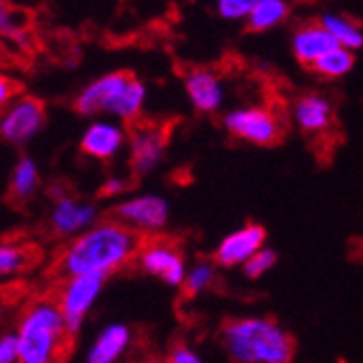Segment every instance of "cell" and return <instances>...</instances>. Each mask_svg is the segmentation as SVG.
<instances>
[{"label":"cell","instance_id":"obj_27","mask_svg":"<svg viewBox=\"0 0 363 363\" xmlns=\"http://www.w3.org/2000/svg\"><path fill=\"white\" fill-rule=\"evenodd\" d=\"M0 363H20V342L16 331L0 337Z\"/></svg>","mask_w":363,"mask_h":363},{"label":"cell","instance_id":"obj_21","mask_svg":"<svg viewBox=\"0 0 363 363\" xmlns=\"http://www.w3.org/2000/svg\"><path fill=\"white\" fill-rule=\"evenodd\" d=\"M289 13V7L285 0H261L248 16V26L252 30H266L277 24H281Z\"/></svg>","mask_w":363,"mask_h":363},{"label":"cell","instance_id":"obj_10","mask_svg":"<svg viewBox=\"0 0 363 363\" xmlns=\"http://www.w3.org/2000/svg\"><path fill=\"white\" fill-rule=\"evenodd\" d=\"M263 244H266V228L259 224H246L218 244L213 250V263L222 268H244L261 248H266Z\"/></svg>","mask_w":363,"mask_h":363},{"label":"cell","instance_id":"obj_12","mask_svg":"<svg viewBox=\"0 0 363 363\" xmlns=\"http://www.w3.org/2000/svg\"><path fill=\"white\" fill-rule=\"evenodd\" d=\"M130 79L128 72H111L101 79H96L91 85H87L79 98H77V111L81 116H96V113H107L109 105L113 103L116 94L126 85Z\"/></svg>","mask_w":363,"mask_h":363},{"label":"cell","instance_id":"obj_15","mask_svg":"<svg viewBox=\"0 0 363 363\" xmlns=\"http://www.w3.org/2000/svg\"><path fill=\"white\" fill-rule=\"evenodd\" d=\"M130 337L133 335H130V328L126 324L113 322L105 326L91 342L85 354V363H118L130 346Z\"/></svg>","mask_w":363,"mask_h":363},{"label":"cell","instance_id":"obj_24","mask_svg":"<svg viewBox=\"0 0 363 363\" xmlns=\"http://www.w3.org/2000/svg\"><path fill=\"white\" fill-rule=\"evenodd\" d=\"M213 279H216V266L211 261L194 263V266L187 270V279L183 283L185 296H198L213 283Z\"/></svg>","mask_w":363,"mask_h":363},{"label":"cell","instance_id":"obj_13","mask_svg":"<svg viewBox=\"0 0 363 363\" xmlns=\"http://www.w3.org/2000/svg\"><path fill=\"white\" fill-rule=\"evenodd\" d=\"M124 140H126L124 128L111 122H94L83 133L81 150L91 159L107 161V159H113L122 150Z\"/></svg>","mask_w":363,"mask_h":363},{"label":"cell","instance_id":"obj_30","mask_svg":"<svg viewBox=\"0 0 363 363\" xmlns=\"http://www.w3.org/2000/svg\"><path fill=\"white\" fill-rule=\"evenodd\" d=\"M11 94L13 96L18 94V83H11L9 79H3V81H0V103H3V107H7L11 103Z\"/></svg>","mask_w":363,"mask_h":363},{"label":"cell","instance_id":"obj_6","mask_svg":"<svg viewBox=\"0 0 363 363\" xmlns=\"http://www.w3.org/2000/svg\"><path fill=\"white\" fill-rule=\"evenodd\" d=\"M44 122L46 109L38 98H13L5 107L3 120H0V133H3L5 142L13 146H24L44 128Z\"/></svg>","mask_w":363,"mask_h":363},{"label":"cell","instance_id":"obj_8","mask_svg":"<svg viewBox=\"0 0 363 363\" xmlns=\"http://www.w3.org/2000/svg\"><path fill=\"white\" fill-rule=\"evenodd\" d=\"M168 146V130L157 124H135L128 138V163L138 177L152 172L163 161Z\"/></svg>","mask_w":363,"mask_h":363},{"label":"cell","instance_id":"obj_2","mask_svg":"<svg viewBox=\"0 0 363 363\" xmlns=\"http://www.w3.org/2000/svg\"><path fill=\"white\" fill-rule=\"evenodd\" d=\"M16 335L20 363H65L74 344V335L55 298L28 303L18 320Z\"/></svg>","mask_w":363,"mask_h":363},{"label":"cell","instance_id":"obj_11","mask_svg":"<svg viewBox=\"0 0 363 363\" xmlns=\"http://www.w3.org/2000/svg\"><path fill=\"white\" fill-rule=\"evenodd\" d=\"M98 209L91 203L77 201L72 196H61L50 211V228L59 238H79L91 226H96Z\"/></svg>","mask_w":363,"mask_h":363},{"label":"cell","instance_id":"obj_19","mask_svg":"<svg viewBox=\"0 0 363 363\" xmlns=\"http://www.w3.org/2000/svg\"><path fill=\"white\" fill-rule=\"evenodd\" d=\"M144 101H146V87L135 77H130L126 81V85L116 94L107 113L118 116V118H122L126 122H133L140 116V111L144 107Z\"/></svg>","mask_w":363,"mask_h":363},{"label":"cell","instance_id":"obj_17","mask_svg":"<svg viewBox=\"0 0 363 363\" xmlns=\"http://www.w3.org/2000/svg\"><path fill=\"white\" fill-rule=\"evenodd\" d=\"M185 91L189 96L191 105L203 111V113H211L222 105V85L220 79L207 70H194L185 77Z\"/></svg>","mask_w":363,"mask_h":363},{"label":"cell","instance_id":"obj_23","mask_svg":"<svg viewBox=\"0 0 363 363\" xmlns=\"http://www.w3.org/2000/svg\"><path fill=\"white\" fill-rule=\"evenodd\" d=\"M30 259V248L26 244L5 242L0 248V272H3V277L18 274L28 268Z\"/></svg>","mask_w":363,"mask_h":363},{"label":"cell","instance_id":"obj_31","mask_svg":"<svg viewBox=\"0 0 363 363\" xmlns=\"http://www.w3.org/2000/svg\"><path fill=\"white\" fill-rule=\"evenodd\" d=\"M146 363H159V361H146Z\"/></svg>","mask_w":363,"mask_h":363},{"label":"cell","instance_id":"obj_20","mask_svg":"<svg viewBox=\"0 0 363 363\" xmlns=\"http://www.w3.org/2000/svg\"><path fill=\"white\" fill-rule=\"evenodd\" d=\"M320 24L331 33L340 46H344L348 50L363 46V33L354 22H350L342 16H335V13H326V16H322Z\"/></svg>","mask_w":363,"mask_h":363},{"label":"cell","instance_id":"obj_16","mask_svg":"<svg viewBox=\"0 0 363 363\" xmlns=\"http://www.w3.org/2000/svg\"><path fill=\"white\" fill-rule=\"evenodd\" d=\"M291 48H294L296 59L311 68L318 59H322L324 55L340 48V44L322 24H309L294 35Z\"/></svg>","mask_w":363,"mask_h":363},{"label":"cell","instance_id":"obj_7","mask_svg":"<svg viewBox=\"0 0 363 363\" xmlns=\"http://www.w3.org/2000/svg\"><path fill=\"white\" fill-rule=\"evenodd\" d=\"M113 216L120 224L148 238V233H157V230H161L168 224L170 205L166 198H161L157 194H142L120 203Z\"/></svg>","mask_w":363,"mask_h":363},{"label":"cell","instance_id":"obj_29","mask_svg":"<svg viewBox=\"0 0 363 363\" xmlns=\"http://www.w3.org/2000/svg\"><path fill=\"white\" fill-rule=\"evenodd\" d=\"M126 189V181L124 179H118V177H111L107 179L101 189H98V196H103V198H111V196H118Z\"/></svg>","mask_w":363,"mask_h":363},{"label":"cell","instance_id":"obj_9","mask_svg":"<svg viewBox=\"0 0 363 363\" xmlns=\"http://www.w3.org/2000/svg\"><path fill=\"white\" fill-rule=\"evenodd\" d=\"M224 128L238 140H244L257 146H272L281 140L279 118L266 109L230 111L224 116Z\"/></svg>","mask_w":363,"mask_h":363},{"label":"cell","instance_id":"obj_25","mask_svg":"<svg viewBox=\"0 0 363 363\" xmlns=\"http://www.w3.org/2000/svg\"><path fill=\"white\" fill-rule=\"evenodd\" d=\"M277 263V252L272 248H261L246 266H244V274L248 279H261L266 272H270Z\"/></svg>","mask_w":363,"mask_h":363},{"label":"cell","instance_id":"obj_5","mask_svg":"<svg viewBox=\"0 0 363 363\" xmlns=\"http://www.w3.org/2000/svg\"><path fill=\"white\" fill-rule=\"evenodd\" d=\"M140 268L163 281L166 285L172 287H183L187 279V268H185V259L179 248V244L170 238H144V244L138 252Z\"/></svg>","mask_w":363,"mask_h":363},{"label":"cell","instance_id":"obj_14","mask_svg":"<svg viewBox=\"0 0 363 363\" xmlns=\"http://www.w3.org/2000/svg\"><path fill=\"white\" fill-rule=\"evenodd\" d=\"M294 122L298 124L301 130L311 135H320L333 124V107L328 98L318 94H307L294 103Z\"/></svg>","mask_w":363,"mask_h":363},{"label":"cell","instance_id":"obj_28","mask_svg":"<svg viewBox=\"0 0 363 363\" xmlns=\"http://www.w3.org/2000/svg\"><path fill=\"white\" fill-rule=\"evenodd\" d=\"M168 363H203V359L187 346H177V348H172Z\"/></svg>","mask_w":363,"mask_h":363},{"label":"cell","instance_id":"obj_3","mask_svg":"<svg viewBox=\"0 0 363 363\" xmlns=\"http://www.w3.org/2000/svg\"><path fill=\"white\" fill-rule=\"evenodd\" d=\"M220 342L233 363H289L294 357L291 335L272 318H230Z\"/></svg>","mask_w":363,"mask_h":363},{"label":"cell","instance_id":"obj_4","mask_svg":"<svg viewBox=\"0 0 363 363\" xmlns=\"http://www.w3.org/2000/svg\"><path fill=\"white\" fill-rule=\"evenodd\" d=\"M107 279L109 277H105V274H85V277L65 279L59 285L55 301L59 303L65 324H68L70 333L74 337L81 331V326H83L87 313L91 311L94 303L98 301V296L103 294Z\"/></svg>","mask_w":363,"mask_h":363},{"label":"cell","instance_id":"obj_1","mask_svg":"<svg viewBox=\"0 0 363 363\" xmlns=\"http://www.w3.org/2000/svg\"><path fill=\"white\" fill-rule=\"evenodd\" d=\"M142 244L144 235L120 224L118 220L96 224L61 250L55 270L63 281L85 274L111 277L138 259Z\"/></svg>","mask_w":363,"mask_h":363},{"label":"cell","instance_id":"obj_22","mask_svg":"<svg viewBox=\"0 0 363 363\" xmlns=\"http://www.w3.org/2000/svg\"><path fill=\"white\" fill-rule=\"evenodd\" d=\"M354 65V57L348 48L340 46L335 50H331L328 55H324L322 59H318L311 70L318 72L320 77H326V79H340L344 74H348Z\"/></svg>","mask_w":363,"mask_h":363},{"label":"cell","instance_id":"obj_18","mask_svg":"<svg viewBox=\"0 0 363 363\" xmlns=\"http://www.w3.org/2000/svg\"><path fill=\"white\" fill-rule=\"evenodd\" d=\"M38 187H40V168H38V163L33 161L30 157H22L16 163L11 181H9L11 201L18 203V205L30 201V198L35 196Z\"/></svg>","mask_w":363,"mask_h":363},{"label":"cell","instance_id":"obj_26","mask_svg":"<svg viewBox=\"0 0 363 363\" xmlns=\"http://www.w3.org/2000/svg\"><path fill=\"white\" fill-rule=\"evenodd\" d=\"M261 0H218V13L226 20L248 18Z\"/></svg>","mask_w":363,"mask_h":363}]
</instances>
